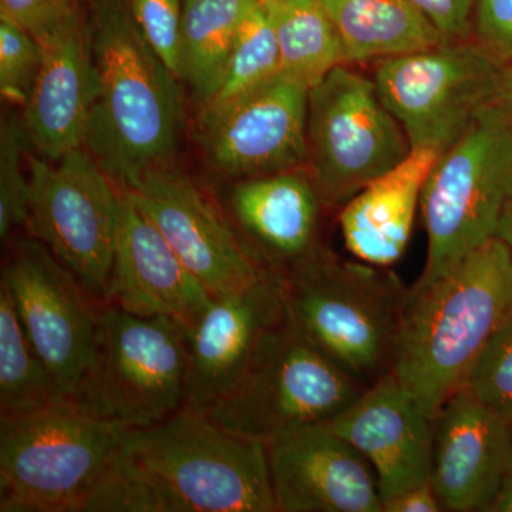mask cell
<instances>
[{
    "mask_svg": "<svg viewBox=\"0 0 512 512\" xmlns=\"http://www.w3.org/2000/svg\"><path fill=\"white\" fill-rule=\"evenodd\" d=\"M83 512H278L266 441L183 407L127 431Z\"/></svg>",
    "mask_w": 512,
    "mask_h": 512,
    "instance_id": "cell-1",
    "label": "cell"
},
{
    "mask_svg": "<svg viewBox=\"0 0 512 512\" xmlns=\"http://www.w3.org/2000/svg\"><path fill=\"white\" fill-rule=\"evenodd\" d=\"M97 92L84 148L126 187L174 163L184 126L177 77L141 35L127 0H89Z\"/></svg>",
    "mask_w": 512,
    "mask_h": 512,
    "instance_id": "cell-2",
    "label": "cell"
},
{
    "mask_svg": "<svg viewBox=\"0 0 512 512\" xmlns=\"http://www.w3.org/2000/svg\"><path fill=\"white\" fill-rule=\"evenodd\" d=\"M512 311V254L494 238L407 288L392 375L436 419Z\"/></svg>",
    "mask_w": 512,
    "mask_h": 512,
    "instance_id": "cell-3",
    "label": "cell"
},
{
    "mask_svg": "<svg viewBox=\"0 0 512 512\" xmlns=\"http://www.w3.org/2000/svg\"><path fill=\"white\" fill-rule=\"evenodd\" d=\"M286 315L362 389L390 375L407 288L390 268L320 245L284 275Z\"/></svg>",
    "mask_w": 512,
    "mask_h": 512,
    "instance_id": "cell-4",
    "label": "cell"
},
{
    "mask_svg": "<svg viewBox=\"0 0 512 512\" xmlns=\"http://www.w3.org/2000/svg\"><path fill=\"white\" fill-rule=\"evenodd\" d=\"M187 369L184 326L99 303L92 353L69 403L93 419L146 429L183 409Z\"/></svg>",
    "mask_w": 512,
    "mask_h": 512,
    "instance_id": "cell-5",
    "label": "cell"
},
{
    "mask_svg": "<svg viewBox=\"0 0 512 512\" xmlns=\"http://www.w3.org/2000/svg\"><path fill=\"white\" fill-rule=\"evenodd\" d=\"M512 198V130L493 104L441 153L421 194L427 258L419 281L446 274L497 238Z\"/></svg>",
    "mask_w": 512,
    "mask_h": 512,
    "instance_id": "cell-6",
    "label": "cell"
},
{
    "mask_svg": "<svg viewBox=\"0 0 512 512\" xmlns=\"http://www.w3.org/2000/svg\"><path fill=\"white\" fill-rule=\"evenodd\" d=\"M127 431L70 403L0 420V512H83Z\"/></svg>",
    "mask_w": 512,
    "mask_h": 512,
    "instance_id": "cell-7",
    "label": "cell"
},
{
    "mask_svg": "<svg viewBox=\"0 0 512 512\" xmlns=\"http://www.w3.org/2000/svg\"><path fill=\"white\" fill-rule=\"evenodd\" d=\"M363 392L286 315L265 333L234 389L204 416L232 433L268 441L302 424L328 423Z\"/></svg>",
    "mask_w": 512,
    "mask_h": 512,
    "instance_id": "cell-8",
    "label": "cell"
},
{
    "mask_svg": "<svg viewBox=\"0 0 512 512\" xmlns=\"http://www.w3.org/2000/svg\"><path fill=\"white\" fill-rule=\"evenodd\" d=\"M306 168L329 210L389 173L412 147L375 80L340 64L309 89Z\"/></svg>",
    "mask_w": 512,
    "mask_h": 512,
    "instance_id": "cell-9",
    "label": "cell"
},
{
    "mask_svg": "<svg viewBox=\"0 0 512 512\" xmlns=\"http://www.w3.org/2000/svg\"><path fill=\"white\" fill-rule=\"evenodd\" d=\"M33 235L104 303L119 235L121 194L96 158L77 148L56 161L30 158Z\"/></svg>",
    "mask_w": 512,
    "mask_h": 512,
    "instance_id": "cell-10",
    "label": "cell"
},
{
    "mask_svg": "<svg viewBox=\"0 0 512 512\" xmlns=\"http://www.w3.org/2000/svg\"><path fill=\"white\" fill-rule=\"evenodd\" d=\"M501 70L471 39L379 60L373 80L412 150L443 153L493 101Z\"/></svg>",
    "mask_w": 512,
    "mask_h": 512,
    "instance_id": "cell-11",
    "label": "cell"
},
{
    "mask_svg": "<svg viewBox=\"0 0 512 512\" xmlns=\"http://www.w3.org/2000/svg\"><path fill=\"white\" fill-rule=\"evenodd\" d=\"M119 188L214 298L251 285L261 274L262 266L227 212L175 163L151 168Z\"/></svg>",
    "mask_w": 512,
    "mask_h": 512,
    "instance_id": "cell-12",
    "label": "cell"
},
{
    "mask_svg": "<svg viewBox=\"0 0 512 512\" xmlns=\"http://www.w3.org/2000/svg\"><path fill=\"white\" fill-rule=\"evenodd\" d=\"M2 282L26 335L69 400L92 353L99 302L36 238L10 247Z\"/></svg>",
    "mask_w": 512,
    "mask_h": 512,
    "instance_id": "cell-13",
    "label": "cell"
},
{
    "mask_svg": "<svg viewBox=\"0 0 512 512\" xmlns=\"http://www.w3.org/2000/svg\"><path fill=\"white\" fill-rule=\"evenodd\" d=\"M309 89L279 74L217 113L200 114L205 158L232 180L306 168Z\"/></svg>",
    "mask_w": 512,
    "mask_h": 512,
    "instance_id": "cell-14",
    "label": "cell"
},
{
    "mask_svg": "<svg viewBox=\"0 0 512 512\" xmlns=\"http://www.w3.org/2000/svg\"><path fill=\"white\" fill-rule=\"evenodd\" d=\"M285 278L262 268L251 285L212 299L187 330V389L184 407L207 414L247 369L268 330L285 319Z\"/></svg>",
    "mask_w": 512,
    "mask_h": 512,
    "instance_id": "cell-15",
    "label": "cell"
},
{
    "mask_svg": "<svg viewBox=\"0 0 512 512\" xmlns=\"http://www.w3.org/2000/svg\"><path fill=\"white\" fill-rule=\"evenodd\" d=\"M278 512H383L369 461L326 423L266 441Z\"/></svg>",
    "mask_w": 512,
    "mask_h": 512,
    "instance_id": "cell-16",
    "label": "cell"
},
{
    "mask_svg": "<svg viewBox=\"0 0 512 512\" xmlns=\"http://www.w3.org/2000/svg\"><path fill=\"white\" fill-rule=\"evenodd\" d=\"M511 473V421L460 387L434 420L429 481L444 511L490 512Z\"/></svg>",
    "mask_w": 512,
    "mask_h": 512,
    "instance_id": "cell-17",
    "label": "cell"
},
{
    "mask_svg": "<svg viewBox=\"0 0 512 512\" xmlns=\"http://www.w3.org/2000/svg\"><path fill=\"white\" fill-rule=\"evenodd\" d=\"M434 420L390 373L326 424L369 461L384 505L429 483Z\"/></svg>",
    "mask_w": 512,
    "mask_h": 512,
    "instance_id": "cell-18",
    "label": "cell"
},
{
    "mask_svg": "<svg viewBox=\"0 0 512 512\" xmlns=\"http://www.w3.org/2000/svg\"><path fill=\"white\" fill-rule=\"evenodd\" d=\"M120 194L119 235L106 302L192 328L214 296L121 188Z\"/></svg>",
    "mask_w": 512,
    "mask_h": 512,
    "instance_id": "cell-19",
    "label": "cell"
},
{
    "mask_svg": "<svg viewBox=\"0 0 512 512\" xmlns=\"http://www.w3.org/2000/svg\"><path fill=\"white\" fill-rule=\"evenodd\" d=\"M227 215L262 268L282 276L320 247V214L326 205L302 170L235 181Z\"/></svg>",
    "mask_w": 512,
    "mask_h": 512,
    "instance_id": "cell-20",
    "label": "cell"
},
{
    "mask_svg": "<svg viewBox=\"0 0 512 512\" xmlns=\"http://www.w3.org/2000/svg\"><path fill=\"white\" fill-rule=\"evenodd\" d=\"M42 64L23 114L37 154L56 161L84 147L99 83L84 19L39 42Z\"/></svg>",
    "mask_w": 512,
    "mask_h": 512,
    "instance_id": "cell-21",
    "label": "cell"
},
{
    "mask_svg": "<svg viewBox=\"0 0 512 512\" xmlns=\"http://www.w3.org/2000/svg\"><path fill=\"white\" fill-rule=\"evenodd\" d=\"M440 156L433 148H414L402 163L340 208V232L350 254L383 268L402 258L412 237L424 184Z\"/></svg>",
    "mask_w": 512,
    "mask_h": 512,
    "instance_id": "cell-22",
    "label": "cell"
},
{
    "mask_svg": "<svg viewBox=\"0 0 512 512\" xmlns=\"http://www.w3.org/2000/svg\"><path fill=\"white\" fill-rule=\"evenodd\" d=\"M346 63L409 55L446 43L412 0H323Z\"/></svg>",
    "mask_w": 512,
    "mask_h": 512,
    "instance_id": "cell-23",
    "label": "cell"
},
{
    "mask_svg": "<svg viewBox=\"0 0 512 512\" xmlns=\"http://www.w3.org/2000/svg\"><path fill=\"white\" fill-rule=\"evenodd\" d=\"M258 0H183L181 73L201 107L220 89L238 30Z\"/></svg>",
    "mask_w": 512,
    "mask_h": 512,
    "instance_id": "cell-24",
    "label": "cell"
},
{
    "mask_svg": "<svg viewBox=\"0 0 512 512\" xmlns=\"http://www.w3.org/2000/svg\"><path fill=\"white\" fill-rule=\"evenodd\" d=\"M274 23L281 76L311 87L345 64L342 43L323 0H262Z\"/></svg>",
    "mask_w": 512,
    "mask_h": 512,
    "instance_id": "cell-25",
    "label": "cell"
},
{
    "mask_svg": "<svg viewBox=\"0 0 512 512\" xmlns=\"http://www.w3.org/2000/svg\"><path fill=\"white\" fill-rule=\"evenodd\" d=\"M69 403L32 345L8 286L0 281V420L19 419Z\"/></svg>",
    "mask_w": 512,
    "mask_h": 512,
    "instance_id": "cell-26",
    "label": "cell"
},
{
    "mask_svg": "<svg viewBox=\"0 0 512 512\" xmlns=\"http://www.w3.org/2000/svg\"><path fill=\"white\" fill-rule=\"evenodd\" d=\"M281 74V56L274 23L262 0L249 10L238 30L237 40L220 89L201 114L217 113L244 99Z\"/></svg>",
    "mask_w": 512,
    "mask_h": 512,
    "instance_id": "cell-27",
    "label": "cell"
},
{
    "mask_svg": "<svg viewBox=\"0 0 512 512\" xmlns=\"http://www.w3.org/2000/svg\"><path fill=\"white\" fill-rule=\"evenodd\" d=\"M463 387L512 423V311L481 350Z\"/></svg>",
    "mask_w": 512,
    "mask_h": 512,
    "instance_id": "cell-28",
    "label": "cell"
},
{
    "mask_svg": "<svg viewBox=\"0 0 512 512\" xmlns=\"http://www.w3.org/2000/svg\"><path fill=\"white\" fill-rule=\"evenodd\" d=\"M26 138L15 120L0 131V238L8 241L16 228L28 224L32 184L23 165Z\"/></svg>",
    "mask_w": 512,
    "mask_h": 512,
    "instance_id": "cell-29",
    "label": "cell"
},
{
    "mask_svg": "<svg viewBox=\"0 0 512 512\" xmlns=\"http://www.w3.org/2000/svg\"><path fill=\"white\" fill-rule=\"evenodd\" d=\"M42 64V47L28 30L0 18V93L25 106Z\"/></svg>",
    "mask_w": 512,
    "mask_h": 512,
    "instance_id": "cell-30",
    "label": "cell"
},
{
    "mask_svg": "<svg viewBox=\"0 0 512 512\" xmlns=\"http://www.w3.org/2000/svg\"><path fill=\"white\" fill-rule=\"evenodd\" d=\"M128 3L141 35L180 79L183 0H128Z\"/></svg>",
    "mask_w": 512,
    "mask_h": 512,
    "instance_id": "cell-31",
    "label": "cell"
},
{
    "mask_svg": "<svg viewBox=\"0 0 512 512\" xmlns=\"http://www.w3.org/2000/svg\"><path fill=\"white\" fill-rule=\"evenodd\" d=\"M0 18L22 26L42 42L83 19L82 0H0Z\"/></svg>",
    "mask_w": 512,
    "mask_h": 512,
    "instance_id": "cell-32",
    "label": "cell"
},
{
    "mask_svg": "<svg viewBox=\"0 0 512 512\" xmlns=\"http://www.w3.org/2000/svg\"><path fill=\"white\" fill-rule=\"evenodd\" d=\"M471 39L498 63L512 64V0H476Z\"/></svg>",
    "mask_w": 512,
    "mask_h": 512,
    "instance_id": "cell-33",
    "label": "cell"
},
{
    "mask_svg": "<svg viewBox=\"0 0 512 512\" xmlns=\"http://www.w3.org/2000/svg\"><path fill=\"white\" fill-rule=\"evenodd\" d=\"M446 43L471 40L476 0H412Z\"/></svg>",
    "mask_w": 512,
    "mask_h": 512,
    "instance_id": "cell-34",
    "label": "cell"
},
{
    "mask_svg": "<svg viewBox=\"0 0 512 512\" xmlns=\"http://www.w3.org/2000/svg\"><path fill=\"white\" fill-rule=\"evenodd\" d=\"M443 504L430 481L397 495L383 505V512H443Z\"/></svg>",
    "mask_w": 512,
    "mask_h": 512,
    "instance_id": "cell-35",
    "label": "cell"
},
{
    "mask_svg": "<svg viewBox=\"0 0 512 512\" xmlns=\"http://www.w3.org/2000/svg\"><path fill=\"white\" fill-rule=\"evenodd\" d=\"M491 104L503 114L512 130V64L503 66L500 80H498L497 92H495Z\"/></svg>",
    "mask_w": 512,
    "mask_h": 512,
    "instance_id": "cell-36",
    "label": "cell"
},
{
    "mask_svg": "<svg viewBox=\"0 0 512 512\" xmlns=\"http://www.w3.org/2000/svg\"><path fill=\"white\" fill-rule=\"evenodd\" d=\"M497 238L501 239L512 254V198L505 207L503 218L500 221V227H498Z\"/></svg>",
    "mask_w": 512,
    "mask_h": 512,
    "instance_id": "cell-37",
    "label": "cell"
},
{
    "mask_svg": "<svg viewBox=\"0 0 512 512\" xmlns=\"http://www.w3.org/2000/svg\"><path fill=\"white\" fill-rule=\"evenodd\" d=\"M490 512H512V473Z\"/></svg>",
    "mask_w": 512,
    "mask_h": 512,
    "instance_id": "cell-38",
    "label": "cell"
}]
</instances>
